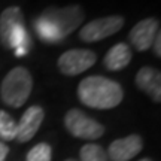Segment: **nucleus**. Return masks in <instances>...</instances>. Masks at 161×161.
<instances>
[{
	"label": "nucleus",
	"mask_w": 161,
	"mask_h": 161,
	"mask_svg": "<svg viewBox=\"0 0 161 161\" xmlns=\"http://www.w3.org/2000/svg\"><path fill=\"white\" fill-rule=\"evenodd\" d=\"M96 61L97 55L90 49H69L58 57L57 67L63 75L76 76L92 67Z\"/></svg>",
	"instance_id": "0eeeda50"
},
{
	"label": "nucleus",
	"mask_w": 161,
	"mask_h": 161,
	"mask_svg": "<svg viewBox=\"0 0 161 161\" xmlns=\"http://www.w3.org/2000/svg\"><path fill=\"white\" fill-rule=\"evenodd\" d=\"M152 49H154V54H155L157 57H161V33L158 31L155 36V39L152 42V46H151Z\"/></svg>",
	"instance_id": "f3484780"
},
{
	"label": "nucleus",
	"mask_w": 161,
	"mask_h": 161,
	"mask_svg": "<svg viewBox=\"0 0 161 161\" xmlns=\"http://www.w3.org/2000/svg\"><path fill=\"white\" fill-rule=\"evenodd\" d=\"M131 48L127 43H116L106 52L103 60L104 67L110 72H118L127 67L131 61Z\"/></svg>",
	"instance_id": "f8f14e48"
},
{
	"label": "nucleus",
	"mask_w": 161,
	"mask_h": 161,
	"mask_svg": "<svg viewBox=\"0 0 161 161\" xmlns=\"http://www.w3.org/2000/svg\"><path fill=\"white\" fill-rule=\"evenodd\" d=\"M0 43L6 49H14L17 55H25L31 48L24 15L18 6H9L0 14Z\"/></svg>",
	"instance_id": "f03ea898"
},
{
	"label": "nucleus",
	"mask_w": 161,
	"mask_h": 161,
	"mask_svg": "<svg viewBox=\"0 0 161 161\" xmlns=\"http://www.w3.org/2000/svg\"><path fill=\"white\" fill-rule=\"evenodd\" d=\"M45 118V110L40 106H30L21 116V119L17 122V137L19 143H25L35 137V134L39 130L42 121Z\"/></svg>",
	"instance_id": "9d476101"
},
{
	"label": "nucleus",
	"mask_w": 161,
	"mask_h": 161,
	"mask_svg": "<svg viewBox=\"0 0 161 161\" xmlns=\"http://www.w3.org/2000/svg\"><path fill=\"white\" fill-rule=\"evenodd\" d=\"M139 161H152L151 158H142V160H139Z\"/></svg>",
	"instance_id": "6ab92c4d"
},
{
	"label": "nucleus",
	"mask_w": 161,
	"mask_h": 161,
	"mask_svg": "<svg viewBox=\"0 0 161 161\" xmlns=\"http://www.w3.org/2000/svg\"><path fill=\"white\" fill-rule=\"evenodd\" d=\"M80 103L92 109H114L122 102V86L104 76H86L78 85Z\"/></svg>",
	"instance_id": "f257e3e1"
},
{
	"label": "nucleus",
	"mask_w": 161,
	"mask_h": 161,
	"mask_svg": "<svg viewBox=\"0 0 161 161\" xmlns=\"http://www.w3.org/2000/svg\"><path fill=\"white\" fill-rule=\"evenodd\" d=\"M79 158L80 161H108L106 151L96 143L84 145L79 151Z\"/></svg>",
	"instance_id": "2eb2a0df"
},
{
	"label": "nucleus",
	"mask_w": 161,
	"mask_h": 161,
	"mask_svg": "<svg viewBox=\"0 0 161 161\" xmlns=\"http://www.w3.org/2000/svg\"><path fill=\"white\" fill-rule=\"evenodd\" d=\"M136 85L140 91L146 92L154 102H161V73L160 70L145 66L136 73Z\"/></svg>",
	"instance_id": "9b49d317"
},
{
	"label": "nucleus",
	"mask_w": 161,
	"mask_h": 161,
	"mask_svg": "<svg viewBox=\"0 0 161 161\" xmlns=\"http://www.w3.org/2000/svg\"><path fill=\"white\" fill-rule=\"evenodd\" d=\"M124 24L125 21L119 15H109V17L92 19L88 24H84V27L79 31V39L86 43L103 40L118 33L124 27Z\"/></svg>",
	"instance_id": "423d86ee"
},
{
	"label": "nucleus",
	"mask_w": 161,
	"mask_h": 161,
	"mask_svg": "<svg viewBox=\"0 0 161 161\" xmlns=\"http://www.w3.org/2000/svg\"><path fill=\"white\" fill-rule=\"evenodd\" d=\"M64 161H76V160H73V158H67V160H64Z\"/></svg>",
	"instance_id": "aec40b11"
},
{
	"label": "nucleus",
	"mask_w": 161,
	"mask_h": 161,
	"mask_svg": "<svg viewBox=\"0 0 161 161\" xmlns=\"http://www.w3.org/2000/svg\"><path fill=\"white\" fill-rule=\"evenodd\" d=\"M52 149L48 143H37L27 154V161H51Z\"/></svg>",
	"instance_id": "dca6fc26"
},
{
	"label": "nucleus",
	"mask_w": 161,
	"mask_h": 161,
	"mask_svg": "<svg viewBox=\"0 0 161 161\" xmlns=\"http://www.w3.org/2000/svg\"><path fill=\"white\" fill-rule=\"evenodd\" d=\"M9 154V148H8V145L3 143V142H0V161H5L6 157Z\"/></svg>",
	"instance_id": "a211bd4d"
},
{
	"label": "nucleus",
	"mask_w": 161,
	"mask_h": 161,
	"mask_svg": "<svg viewBox=\"0 0 161 161\" xmlns=\"http://www.w3.org/2000/svg\"><path fill=\"white\" fill-rule=\"evenodd\" d=\"M158 31H160V21L155 18H145L130 30L128 39L133 48H136L140 52H145L152 46V42Z\"/></svg>",
	"instance_id": "6e6552de"
},
{
	"label": "nucleus",
	"mask_w": 161,
	"mask_h": 161,
	"mask_svg": "<svg viewBox=\"0 0 161 161\" xmlns=\"http://www.w3.org/2000/svg\"><path fill=\"white\" fill-rule=\"evenodd\" d=\"M33 90V78L25 67H14L0 84V98L11 108H21Z\"/></svg>",
	"instance_id": "7ed1b4c3"
},
{
	"label": "nucleus",
	"mask_w": 161,
	"mask_h": 161,
	"mask_svg": "<svg viewBox=\"0 0 161 161\" xmlns=\"http://www.w3.org/2000/svg\"><path fill=\"white\" fill-rule=\"evenodd\" d=\"M64 125L67 131L78 139L96 140L104 134V127L79 109H70L64 116Z\"/></svg>",
	"instance_id": "39448f33"
},
{
	"label": "nucleus",
	"mask_w": 161,
	"mask_h": 161,
	"mask_svg": "<svg viewBox=\"0 0 161 161\" xmlns=\"http://www.w3.org/2000/svg\"><path fill=\"white\" fill-rule=\"evenodd\" d=\"M35 30H36V33H37V37L42 42L57 43L60 40H63V37L60 36L57 29L51 23H48L46 19H43V18H40V17H37L35 19Z\"/></svg>",
	"instance_id": "ddd939ff"
},
{
	"label": "nucleus",
	"mask_w": 161,
	"mask_h": 161,
	"mask_svg": "<svg viewBox=\"0 0 161 161\" xmlns=\"http://www.w3.org/2000/svg\"><path fill=\"white\" fill-rule=\"evenodd\" d=\"M40 18L51 23L61 37L69 36L72 31H75L80 24L84 23V11L78 5L66 6V8H48L39 15Z\"/></svg>",
	"instance_id": "20e7f679"
},
{
	"label": "nucleus",
	"mask_w": 161,
	"mask_h": 161,
	"mask_svg": "<svg viewBox=\"0 0 161 161\" xmlns=\"http://www.w3.org/2000/svg\"><path fill=\"white\" fill-rule=\"evenodd\" d=\"M143 148V140L139 134H130L127 137L116 139L108 148L106 155L110 161H130Z\"/></svg>",
	"instance_id": "1a4fd4ad"
},
{
	"label": "nucleus",
	"mask_w": 161,
	"mask_h": 161,
	"mask_svg": "<svg viewBox=\"0 0 161 161\" xmlns=\"http://www.w3.org/2000/svg\"><path fill=\"white\" fill-rule=\"evenodd\" d=\"M17 137V121L8 112L0 110V139L5 142L15 140Z\"/></svg>",
	"instance_id": "4468645a"
}]
</instances>
